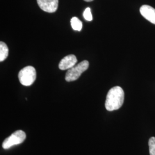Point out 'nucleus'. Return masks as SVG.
I'll use <instances>...</instances> for the list:
<instances>
[{"instance_id": "9b49d317", "label": "nucleus", "mask_w": 155, "mask_h": 155, "mask_svg": "<svg viewBox=\"0 0 155 155\" xmlns=\"http://www.w3.org/2000/svg\"><path fill=\"white\" fill-rule=\"evenodd\" d=\"M83 17L85 20L87 21H91L93 20V16L91 12V9L90 8H87L83 12Z\"/></svg>"}, {"instance_id": "20e7f679", "label": "nucleus", "mask_w": 155, "mask_h": 155, "mask_svg": "<svg viewBox=\"0 0 155 155\" xmlns=\"http://www.w3.org/2000/svg\"><path fill=\"white\" fill-rule=\"evenodd\" d=\"M26 139V134L21 130H17L4 141L2 148L5 150L9 149L14 145L21 144Z\"/></svg>"}, {"instance_id": "f257e3e1", "label": "nucleus", "mask_w": 155, "mask_h": 155, "mask_svg": "<svg viewBox=\"0 0 155 155\" xmlns=\"http://www.w3.org/2000/svg\"><path fill=\"white\" fill-rule=\"evenodd\" d=\"M124 91L120 86H115L109 91L106 96L105 107L108 111L119 109L124 103Z\"/></svg>"}, {"instance_id": "0eeeda50", "label": "nucleus", "mask_w": 155, "mask_h": 155, "mask_svg": "<svg viewBox=\"0 0 155 155\" xmlns=\"http://www.w3.org/2000/svg\"><path fill=\"white\" fill-rule=\"evenodd\" d=\"M140 12L145 19L155 24V9L150 6L144 5L141 6Z\"/></svg>"}, {"instance_id": "6e6552de", "label": "nucleus", "mask_w": 155, "mask_h": 155, "mask_svg": "<svg viewBox=\"0 0 155 155\" xmlns=\"http://www.w3.org/2000/svg\"><path fill=\"white\" fill-rule=\"evenodd\" d=\"M9 50L8 46L5 43L1 41L0 42V61H5L8 56Z\"/></svg>"}, {"instance_id": "1a4fd4ad", "label": "nucleus", "mask_w": 155, "mask_h": 155, "mask_svg": "<svg viewBox=\"0 0 155 155\" xmlns=\"http://www.w3.org/2000/svg\"><path fill=\"white\" fill-rule=\"evenodd\" d=\"M71 25L72 29L75 31H81L82 28V22L76 17H74L71 19Z\"/></svg>"}, {"instance_id": "39448f33", "label": "nucleus", "mask_w": 155, "mask_h": 155, "mask_svg": "<svg viewBox=\"0 0 155 155\" xmlns=\"http://www.w3.org/2000/svg\"><path fill=\"white\" fill-rule=\"evenodd\" d=\"M37 2L43 11L54 13L58 9L59 0H37Z\"/></svg>"}, {"instance_id": "f03ea898", "label": "nucleus", "mask_w": 155, "mask_h": 155, "mask_svg": "<svg viewBox=\"0 0 155 155\" xmlns=\"http://www.w3.org/2000/svg\"><path fill=\"white\" fill-rule=\"evenodd\" d=\"M20 82L23 86H29L32 85L36 78V71L32 66H28L23 68L18 73Z\"/></svg>"}, {"instance_id": "7ed1b4c3", "label": "nucleus", "mask_w": 155, "mask_h": 155, "mask_svg": "<svg viewBox=\"0 0 155 155\" xmlns=\"http://www.w3.org/2000/svg\"><path fill=\"white\" fill-rule=\"evenodd\" d=\"M89 66V61H83L68 70L66 74V81L67 82H72L77 80L81 74L88 69Z\"/></svg>"}, {"instance_id": "423d86ee", "label": "nucleus", "mask_w": 155, "mask_h": 155, "mask_svg": "<svg viewBox=\"0 0 155 155\" xmlns=\"http://www.w3.org/2000/svg\"><path fill=\"white\" fill-rule=\"evenodd\" d=\"M77 57L74 55H69L63 58L59 64V68L61 70H69L75 66L77 63Z\"/></svg>"}, {"instance_id": "9d476101", "label": "nucleus", "mask_w": 155, "mask_h": 155, "mask_svg": "<svg viewBox=\"0 0 155 155\" xmlns=\"http://www.w3.org/2000/svg\"><path fill=\"white\" fill-rule=\"evenodd\" d=\"M149 149L150 155H155V137H152L149 140Z\"/></svg>"}, {"instance_id": "f8f14e48", "label": "nucleus", "mask_w": 155, "mask_h": 155, "mask_svg": "<svg viewBox=\"0 0 155 155\" xmlns=\"http://www.w3.org/2000/svg\"><path fill=\"white\" fill-rule=\"evenodd\" d=\"M84 1H86V2H90V1H93V0H84Z\"/></svg>"}]
</instances>
